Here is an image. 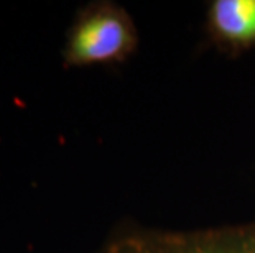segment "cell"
Returning <instances> with one entry per match:
<instances>
[{
	"instance_id": "1",
	"label": "cell",
	"mask_w": 255,
	"mask_h": 253,
	"mask_svg": "<svg viewBox=\"0 0 255 253\" xmlns=\"http://www.w3.org/2000/svg\"><path fill=\"white\" fill-rule=\"evenodd\" d=\"M94 253H255V219L199 229L121 224Z\"/></svg>"
},
{
	"instance_id": "2",
	"label": "cell",
	"mask_w": 255,
	"mask_h": 253,
	"mask_svg": "<svg viewBox=\"0 0 255 253\" xmlns=\"http://www.w3.org/2000/svg\"><path fill=\"white\" fill-rule=\"evenodd\" d=\"M137 25L112 0H94L78 10L61 51L66 68L121 64L138 48Z\"/></svg>"
},
{
	"instance_id": "3",
	"label": "cell",
	"mask_w": 255,
	"mask_h": 253,
	"mask_svg": "<svg viewBox=\"0 0 255 253\" xmlns=\"http://www.w3.org/2000/svg\"><path fill=\"white\" fill-rule=\"evenodd\" d=\"M204 28L209 41L231 56L255 50V0H213Z\"/></svg>"
}]
</instances>
